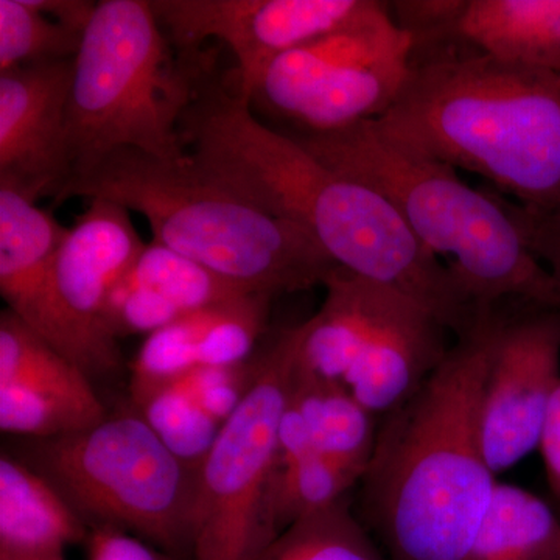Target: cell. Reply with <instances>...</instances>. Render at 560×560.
<instances>
[{
	"instance_id": "6da1fadb",
	"label": "cell",
	"mask_w": 560,
	"mask_h": 560,
	"mask_svg": "<svg viewBox=\"0 0 560 560\" xmlns=\"http://www.w3.org/2000/svg\"><path fill=\"white\" fill-rule=\"evenodd\" d=\"M179 132L202 171L307 232L338 267L407 294L456 338L481 319L485 311L383 195L261 124L238 92L202 81Z\"/></svg>"
},
{
	"instance_id": "7a4b0ae2",
	"label": "cell",
	"mask_w": 560,
	"mask_h": 560,
	"mask_svg": "<svg viewBox=\"0 0 560 560\" xmlns=\"http://www.w3.org/2000/svg\"><path fill=\"white\" fill-rule=\"evenodd\" d=\"M503 305L477 327L410 400L378 420L360 485V521L389 560H464L497 482L478 430L482 381Z\"/></svg>"
},
{
	"instance_id": "3957f363",
	"label": "cell",
	"mask_w": 560,
	"mask_h": 560,
	"mask_svg": "<svg viewBox=\"0 0 560 560\" xmlns=\"http://www.w3.org/2000/svg\"><path fill=\"white\" fill-rule=\"evenodd\" d=\"M386 138L420 156L477 173L518 205L560 206V75L469 49L412 55Z\"/></svg>"
},
{
	"instance_id": "277c9868",
	"label": "cell",
	"mask_w": 560,
	"mask_h": 560,
	"mask_svg": "<svg viewBox=\"0 0 560 560\" xmlns=\"http://www.w3.org/2000/svg\"><path fill=\"white\" fill-rule=\"evenodd\" d=\"M291 138L331 171L383 195L481 311L518 302L560 313L558 282L530 250L512 202L471 189L451 165L397 145L375 120Z\"/></svg>"
},
{
	"instance_id": "5b68a950",
	"label": "cell",
	"mask_w": 560,
	"mask_h": 560,
	"mask_svg": "<svg viewBox=\"0 0 560 560\" xmlns=\"http://www.w3.org/2000/svg\"><path fill=\"white\" fill-rule=\"evenodd\" d=\"M72 197L135 210L149 221L153 242L253 293L275 298L324 287L338 268L307 232L213 178L190 154L161 161L138 150L116 151L55 201Z\"/></svg>"
},
{
	"instance_id": "8992f818",
	"label": "cell",
	"mask_w": 560,
	"mask_h": 560,
	"mask_svg": "<svg viewBox=\"0 0 560 560\" xmlns=\"http://www.w3.org/2000/svg\"><path fill=\"white\" fill-rule=\"evenodd\" d=\"M164 32L147 0H103L95 7L73 60L65 187L119 150L161 161L189 154L180 120L206 79V66L197 57H176Z\"/></svg>"
},
{
	"instance_id": "52a82bcc",
	"label": "cell",
	"mask_w": 560,
	"mask_h": 560,
	"mask_svg": "<svg viewBox=\"0 0 560 560\" xmlns=\"http://www.w3.org/2000/svg\"><path fill=\"white\" fill-rule=\"evenodd\" d=\"M20 459L60 490L90 529L124 530L191 560L200 464L176 456L139 412L66 436L28 440Z\"/></svg>"
},
{
	"instance_id": "ba28073f",
	"label": "cell",
	"mask_w": 560,
	"mask_h": 560,
	"mask_svg": "<svg viewBox=\"0 0 560 560\" xmlns=\"http://www.w3.org/2000/svg\"><path fill=\"white\" fill-rule=\"evenodd\" d=\"M304 327H291L256 359V377L198 466L191 560H256L279 536L270 497L279 425Z\"/></svg>"
},
{
	"instance_id": "9c48e42d",
	"label": "cell",
	"mask_w": 560,
	"mask_h": 560,
	"mask_svg": "<svg viewBox=\"0 0 560 560\" xmlns=\"http://www.w3.org/2000/svg\"><path fill=\"white\" fill-rule=\"evenodd\" d=\"M415 38L375 2L360 20L287 51L261 79L254 102L298 135L345 130L388 113L410 73Z\"/></svg>"
},
{
	"instance_id": "30bf717a",
	"label": "cell",
	"mask_w": 560,
	"mask_h": 560,
	"mask_svg": "<svg viewBox=\"0 0 560 560\" xmlns=\"http://www.w3.org/2000/svg\"><path fill=\"white\" fill-rule=\"evenodd\" d=\"M377 0H156L158 21L184 55L219 39L238 66L237 92L253 102L267 70L287 51L329 35L368 13Z\"/></svg>"
},
{
	"instance_id": "8fae6325",
	"label": "cell",
	"mask_w": 560,
	"mask_h": 560,
	"mask_svg": "<svg viewBox=\"0 0 560 560\" xmlns=\"http://www.w3.org/2000/svg\"><path fill=\"white\" fill-rule=\"evenodd\" d=\"M560 383V313L528 307L504 313L482 381L478 430L493 475L539 451L541 430Z\"/></svg>"
},
{
	"instance_id": "7c38bea8",
	"label": "cell",
	"mask_w": 560,
	"mask_h": 560,
	"mask_svg": "<svg viewBox=\"0 0 560 560\" xmlns=\"http://www.w3.org/2000/svg\"><path fill=\"white\" fill-rule=\"evenodd\" d=\"M147 243L140 241L130 210L94 198L68 228L54 265V289L66 323L83 342L98 377L121 370L116 338L106 330V301Z\"/></svg>"
},
{
	"instance_id": "4fadbf2b",
	"label": "cell",
	"mask_w": 560,
	"mask_h": 560,
	"mask_svg": "<svg viewBox=\"0 0 560 560\" xmlns=\"http://www.w3.org/2000/svg\"><path fill=\"white\" fill-rule=\"evenodd\" d=\"M73 60L0 73V187L31 201L57 200L69 180L66 120Z\"/></svg>"
},
{
	"instance_id": "5bb4252c",
	"label": "cell",
	"mask_w": 560,
	"mask_h": 560,
	"mask_svg": "<svg viewBox=\"0 0 560 560\" xmlns=\"http://www.w3.org/2000/svg\"><path fill=\"white\" fill-rule=\"evenodd\" d=\"M66 232L50 210L0 187V293L7 308L94 381V360L55 296L54 265Z\"/></svg>"
},
{
	"instance_id": "9a60e30c",
	"label": "cell",
	"mask_w": 560,
	"mask_h": 560,
	"mask_svg": "<svg viewBox=\"0 0 560 560\" xmlns=\"http://www.w3.org/2000/svg\"><path fill=\"white\" fill-rule=\"evenodd\" d=\"M447 327L407 294L385 287L371 329L341 385L375 418L410 400L444 363Z\"/></svg>"
},
{
	"instance_id": "2e32d148",
	"label": "cell",
	"mask_w": 560,
	"mask_h": 560,
	"mask_svg": "<svg viewBox=\"0 0 560 560\" xmlns=\"http://www.w3.org/2000/svg\"><path fill=\"white\" fill-rule=\"evenodd\" d=\"M253 293L161 243H147L106 301V330L119 340L149 335L190 313Z\"/></svg>"
},
{
	"instance_id": "e0dca14e",
	"label": "cell",
	"mask_w": 560,
	"mask_h": 560,
	"mask_svg": "<svg viewBox=\"0 0 560 560\" xmlns=\"http://www.w3.org/2000/svg\"><path fill=\"white\" fill-rule=\"evenodd\" d=\"M271 300L249 294L190 313L149 335L132 363L131 399L194 368L248 361L267 329Z\"/></svg>"
},
{
	"instance_id": "ac0fdd59",
	"label": "cell",
	"mask_w": 560,
	"mask_h": 560,
	"mask_svg": "<svg viewBox=\"0 0 560 560\" xmlns=\"http://www.w3.org/2000/svg\"><path fill=\"white\" fill-rule=\"evenodd\" d=\"M108 418L94 383L61 357L33 361L0 378V429L50 440L92 429Z\"/></svg>"
},
{
	"instance_id": "d6986e66",
	"label": "cell",
	"mask_w": 560,
	"mask_h": 560,
	"mask_svg": "<svg viewBox=\"0 0 560 560\" xmlns=\"http://www.w3.org/2000/svg\"><path fill=\"white\" fill-rule=\"evenodd\" d=\"M453 40L499 61L560 75V0H466Z\"/></svg>"
},
{
	"instance_id": "ffe728a7",
	"label": "cell",
	"mask_w": 560,
	"mask_h": 560,
	"mask_svg": "<svg viewBox=\"0 0 560 560\" xmlns=\"http://www.w3.org/2000/svg\"><path fill=\"white\" fill-rule=\"evenodd\" d=\"M90 526L44 475L2 453L0 551L44 555L86 544Z\"/></svg>"
},
{
	"instance_id": "44dd1931",
	"label": "cell",
	"mask_w": 560,
	"mask_h": 560,
	"mask_svg": "<svg viewBox=\"0 0 560 560\" xmlns=\"http://www.w3.org/2000/svg\"><path fill=\"white\" fill-rule=\"evenodd\" d=\"M289 401L300 412L316 455L360 481L374 455L381 419L360 405L341 383L316 377L298 364Z\"/></svg>"
},
{
	"instance_id": "7402d4cb",
	"label": "cell",
	"mask_w": 560,
	"mask_h": 560,
	"mask_svg": "<svg viewBox=\"0 0 560 560\" xmlns=\"http://www.w3.org/2000/svg\"><path fill=\"white\" fill-rule=\"evenodd\" d=\"M464 560H560V508L497 482Z\"/></svg>"
},
{
	"instance_id": "603a6c76",
	"label": "cell",
	"mask_w": 560,
	"mask_h": 560,
	"mask_svg": "<svg viewBox=\"0 0 560 560\" xmlns=\"http://www.w3.org/2000/svg\"><path fill=\"white\" fill-rule=\"evenodd\" d=\"M256 560L389 559L346 497L293 523Z\"/></svg>"
},
{
	"instance_id": "cb8c5ba5",
	"label": "cell",
	"mask_w": 560,
	"mask_h": 560,
	"mask_svg": "<svg viewBox=\"0 0 560 560\" xmlns=\"http://www.w3.org/2000/svg\"><path fill=\"white\" fill-rule=\"evenodd\" d=\"M359 482L349 471L319 455L279 466L270 497L276 530L283 533L313 512L346 499Z\"/></svg>"
},
{
	"instance_id": "d4e9b609",
	"label": "cell",
	"mask_w": 560,
	"mask_h": 560,
	"mask_svg": "<svg viewBox=\"0 0 560 560\" xmlns=\"http://www.w3.org/2000/svg\"><path fill=\"white\" fill-rule=\"evenodd\" d=\"M132 404L165 445L194 466L208 455L223 427L171 381L153 386Z\"/></svg>"
},
{
	"instance_id": "484cf974",
	"label": "cell",
	"mask_w": 560,
	"mask_h": 560,
	"mask_svg": "<svg viewBox=\"0 0 560 560\" xmlns=\"http://www.w3.org/2000/svg\"><path fill=\"white\" fill-rule=\"evenodd\" d=\"M83 33L66 27L27 0H0V73L36 62L73 60Z\"/></svg>"
},
{
	"instance_id": "4316f807",
	"label": "cell",
	"mask_w": 560,
	"mask_h": 560,
	"mask_svg": "<svg viewBox=\"0 0 560 560\" xmlns=\"http://www.w3.org/2000/svg\"><path fill=\"white\" fill-rule=\"evenodd\" d=\"M515 217L534 256L545 265L560 289V206L552 210H533L514 205Z\"/></svg>"
},
{
	"instance_id": "83f0119b",
	"label": "cell",
	"mask_w": 560,
	"mask_h": 560,
	"mask_svg": "<svg viewBox=\"0 0 560 560\" xmlns=\"http://www.w3.org/2000/svg\"><path fill=\"white\" fill-rule=\"evenodd\" d=\"M86 547L90 560H179L139 537L109 528L91 529Z\"/></svg>"
},
{
	"instance_id": "f1b7e54d",
	"label": "cell",
	"mask_w": 560,
	"mask_h": 560,
	"mask_svg": "<svg viewBox=\"0 0 560 560\" xmlns=\"http://www.w3.org/2000/svg\"><path fill=\"white\" fill-rule=\"evenodd\" d=\"M539 452L544 460L545 474L556 504H560V383L552 394L544 430H541Z\"/></svg>"
},
{
	"instance_id": "f546056e",
	"label": "cell",
	"mask_w": 560,
	"mask_h": 560,
	"mask_svg": "<svg viewBox=\"0 0 560 560\" xmlns=\"http://www.w3.org/2000/svg\"><path fill=\"white\" fill-rule=\"evenodd\" d=\"M33 9L47 14L66 27L84 33L97 3L88 0H27Z\"/></svg>"
},
{
	"instance_id": "4dcf8cb0",
	"label": "cell",
	"mask_w": 560,
	"mask_h": 560,
	"mask_svg": "<svg viewBox=\"0 0 560 560\" xmlns=\"http://www.w3.org/2000/svg\"><path fill=\"white\" fill-rule=\"evenodd\" d=\"M0 560H66L65 551L44 552V555H14V552L0 551Z\"/></svg>"
},
{
	"instance_id": "1f68e13d",
	"label": "cell",
	"mask_w": 560,
	"mask_h": 560,
	"mask_svg": "<svg viewBox=\"0 0 560 560\" xmlns=\"http://www.w3.org/2000/svg\"><path fill=\"white\" fill-rule=\"evenodd\" d=\"M558 506L560 508V504H558Z\"/></svg>"
}]
</instances>
